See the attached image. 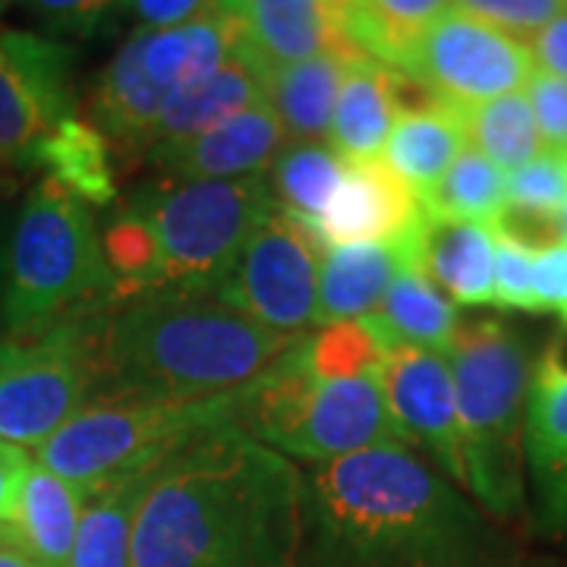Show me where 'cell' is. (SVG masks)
Here are the masks:
<instances>
[{
    "label": "cell",
    "instance_id": "cell-1",
    "mask_svg": "<svg viewBox=\"0 0 567 567\" xmlns=\"http://www.w3.org/2000/svg\"><path fill=\"white\" fill-rule=\"evenodd\" d=\"M303 473L297 567H517L483 507L410 445H379Z\"/></svg>",
    "mask_w": 567,
    "mask_h": 567
},
{
    "label": "cell",
    "instance_id": "cell-2",
    "mask_svg": "<svg viewBox=\"0 0 567 567\" xmlns=\"http://www.w3.org/2000/svg\"><path fill=\"white\" fill-rule=\"evenodd\" d=\"M303 473L237 423L189 439L152 470L133 567H297Z\"/></svg>",
    "mask_w": 567,
    "mask_h": 567
},
{
    "label": "cell",
    "instance_id": "cell-3",
    "mask_svg": "<svg viewBox=\"0 0 567 567\" xmlns=\"http://www.w3.org/2000/svg\"><path fill=\"white\" fill-rule=\"evenodd\" d=\"M300 338L268 331L218 293L142 297L104 316L102 382L95 398L193 404L237 394Z\"/></svg>",
    "mask_w": 567,
    "mask_h": 567
},
{
    "label": "cell",
    "instance_id": "cell-4",
    "mask_svg": "<svg viewBox=\"0 0 567 567\" xmlns=\"http://www.w3.org/2000/svg\"><path fill=\"white\" fill-rule=\"evenodd\" d=\"M447 363L454 372L464 488L492 520L511 524L529 511L524 461L529 347L517 328L480 319L457 324Z\"/></svg>",
    "mask_w": 567,
    "mask_h": 567
},
{
    "label": "cell",
    "instance_id": "cell-5",
    "mask_svg": "<svg viewBox=\"0 0 567 567\" xmlns=\"http://www.w3.org/2000/svg\"><path fill=\"white\" fill-rule=\"evenodd\" d=\"M3 338H35L89 309H111L114 278L92 208L41 177L0 249Z\"/></svg>",
    "mask_w": 567,
    "mask_h": 567
},
{
    "label": "cell",
    "instance_id": "cell-6",
    "mask_svg": "<svg viewBox=\"0 0 567 567\" xmlns=\"http://www.w3.org/2000/svg\"><path fill=\"white\" fill-rule=\"evenodd\" d=\"M148 218L158 265L145 297L218 293L249 234L275 208L265 174L237 181L145 183L130 199Z\"/></svg>",
    "mask_w": 567,
    "mask_h": 567
},
{
    "label": "cell",
    "instance_id": "cell-7",
    "mask_svg": "<svg viewBox=\"0 0 567 567\" xmlns=\"http://www.w3.org/2000/svg\"><path fill=\"white\" fill-rule=\"evenodd\" d=\"M240 394L212 401L92 398L80 413L35 447V464L66 483L102 486L140 470H155L167 454L208 429L240 420Z\"/></svg>",
    "mask_w": 567,
    "mask_h": 567
},
{
    "label": "cell",
    "instance_id": "cell-8",
    "mask_svg": "<svg viewBox=\"0 0 567 567\" xmlns=\"http://www.w3.org/2000/svg\"><path fill=\"white\" fill-rule=\"evenodd\" d=\"M107 309H89L35 338H0V442L39 447L99 394Z\"/></svg>",
    "mask_w": 567,
    "mask_h": 567
},
{
    "label": "cell",
    "instance_id": "cell-9",
    "mask_svg": "<svg viewBox=\"0 0 567 567\" xmlns=\"http://www.w3.org/2000/svg\"><path fill=\"white\" fill-rule=\"evenodd\" d=\"M324 252L312 224L271 208L249 234L218 297L268 331L300 338L316 324Z\"/></svg>",
    "mask_w": 567,
    "mask_h": 567
},
{
    "label": "cell",
    "instance_id": "cell-10",
    "mask_svg": "<svg viewBox=\"0 0 567 567\" xmlns=\"http://www.w3.org/2000/svg\"><path fill=\"white\" fill-rule=\"evenodd\" d=\"M533 70L524 41L451 7L416 39L401 73L423 80L442 102L464 111L524 92Z\"/></svg>",
    "mask_w": 567,
    "mask_h": 567
},
{
    "label": "cell",
    "instance_id": "cell-11",
    "mask_svg": "<svg viewBox=\"0 0 567 567\" xmlns=\"http://www.w3.org/2000/svg\"><path fill=\"white\" fill-rule=\"evenodd\" d=\"M73 114V51L35 32H0V162L35 167L41 142Z\"/></svg>",
    "mask_w": 567,
    "mask_h": 567
},
{
    "label": "cell",
    "instance_id": "cell-12",
    "mask_svg": "<svg viewBox=\"0 0 567 567\" xmlns=\"http://www.w3.org/2000/svg\"><path fill=\"white\" fill-rule=\"evenodd\" d=\"M375 375L406 445L429 451L432 464L464 488L457 398L447 353L416 344H391L382 353Z\"/></svg>",
    "mask_w": 567,
    "mask_h": 567
},
{
    "label": "cell",
    "instance_id": "cell-13",
    "mask_svg": "<svg viewBox=\"0 0 567 567\" xmlns=\"http://www.w3.org/2000/svg\"><path fill=\"white\" fill-rule=\"evenodd\" d=\"M527 505L533 529L567 546V338L533 363L524 423Z\"/></svg>",
    "mask_w": 567,
    "mask_h": 567
},
{
    "label": "cell",
    "instance_id": "cell-14",
    "mask_svg": "<svg viewBox=\"0 0 567 567\" xmlns=\"http://www.w3.org/2000/svg\"><path fill=\"white\" fill-rule=\"evenodd\" d=\"M379 445H406V439L388 410L379 375L369 372L316 388L303 420L278 451L290 461L328 464Z\"/></svg>",
    "mask_w": 567,
    "mask_h": 567
},
{
    "label": "cell",
    "instance_id": "cell-15",
    "mask_svg": "<svg viewBox=\"0 0 567 567\" xmlns=\"http://www.w3.org/2000/svg\"><path fill=\"white\" fill-rule=\"evenodd\" d=\"M350 0H218L259 70L309 61L328 51L360 54L347 41ZM365 58V54H363Z\"/></svg>",
    "mask_w": 567,
    "mask_h": 567
},
{
    "label": "cell",
    "instance_id": "cell-16",
    "mask_svg": "<svg viewBox=\"0 0 567 567\" xmlns=\"http://www.w3.org/2000/svg\"><path fill=\"white\" fill-rule=\"evenodd\" d=\"M284 140L287 133L271 104L256 102L193 140L148 148V162L162 181H237L265 174Z\"/></svg>",
    "mask_w": 567,
    "mask_h": 567
},
{
    "label": "cell",
    "instance_id": "cell-17",
    "mask_svg": "<svg viewBox=\"0 0 567 567\" xmlns=\"http://www.w3.org/2000/svg\"><path fill=\"white\" fill-rule=\"evenodd\" d=\"M420 196L398 181L382 158L347 162L344 181L316 221L324 249L344 244H388L404 240L423 221Z\"/></svg>",
    "mask_w": 567,
    "mask_h": 567
},
{
    "label": "cell",
    "instance_id": "cell-18",
    "mask_svg": "<svg viewBox=\"0 0 567 567\" xmlns=\"http://www.w3.org/2000/svg\"><path fill=\"white\" fill-rule=\"evenodd\" d=\"M398 244L404 262L420 268L454 306L495 303V234L488 224L423 215Z\"/></svg>",
    "mask_w": 567,
    "mask_h": 567
},
{
    "label": "cell",
    "instance_id": "cell-19",
    "mask_svg": "<svg viewBox=\"0 0 567 567\" xmlns=\"http://www.w3.org/2000/svg\"><path fill=\"white\" fill-rule=\"evenodd\" d=\"M126 41L133 44L142 73L171 102L177 92L221 70L230 61V54L240 48V32L215 0L193 20L167 29L140 25Z\"/></svg>",
    "mask_w": 567,
    "mask_h": 567
},
{
    "label": "cell",
    "instance_id": "cell-20",
    "mask_svg": "<svg viewBox=\"0 0 567 567\" xmlns=\"http://www.w3.org/2000/svg\"><path fill=\"white\" fill-rule=\"evenodd\" d=\"M404 265V249L398 240L331 246L319 275L316 324L322 328L334 322H360L375 316Z\"/></svg>",
    "mask_w": 567,
    "mask_h": 567
},
{
    "label": "cell",
    "instance_id": "cell-21",
    "mask_svg": "<svg viewBox=\"0 0 567 567\" xmlns=\"http://www.w3.org/2000/svg\"><path fill=\"white\" fill-rule=\"evenodd\" d=\"M256 102H265L262 70L256 66V61L246 54L244 48H237L221 70H215L203 82L183 89L164 104V111L152 126L148 148L167 145V142L193 140V136L218 126V123L240 114Z\"/></svg>",
    "mask_w": 567,
    "mask_h": 567
},
{
    "label": "cell",
    "instance_id": "cell-22",
    "mask_svg": "<svg viewBox=\"0 0 567 567\" xmlns=\"http://www.w3.org/2000/svg\"><path fill=\"white\" fill-rule=\"evenodd\" d=\"M350 61L353 54L328 51L309 61L265 70V102L271 104V111L278 114L284 133L290 140L322 142V136H328L334 102L341 95Z\"/></svg>",
    "mask_w": 567,
    "mask_h": 567
},
{
    "label": "cell",
    "instance_id": "cell-23",
    "mask_svg": "<svg viewBox=\"0 0 567 567\" xmlns=\"http://www.w3.org/2000/svg\"><path fill=\"white\" fill-rule=\"evenodd\" d=\"M398 111L388 89V66L372 58L347 63L344 85L334 102L328 145L344 162H375L385 148Z\"/></svg>",
    "mask_w": 567,
    "mask_h": 567
},
{
    "label": "cell",
    "instance_id": "cell-24",
    "mask_svg": "<svg viewBox=\"0 0 567 567\" xmlns=\"http://www.w3.org/2000/svg\"><path fill=\"white\" fill-rule=\"evenodd\" d=\"M114 145L92 121L70 117L41 142L35 167L44 171L70 196L89 208H107L117 203V164Z\"/></svg>",
    "mask_w": 567,
    "mask_h": 567
},
{
    "label": "cell",
    "instance_id": "cell-25",
    "mask_svg": "<svg viewBox=\"0 0 567 567\" xmlns=\"http://www.w3.org/2000/svg\"><path fill=\"white\" fill-rule=\"evenodd\" d=\"M464 148L466 133L461 111L439 107L423 114H401L388 133L382 162L423 203Z\"/></svg>",
    "mask_w": 567,
    "mask_h": 567
},
{
    "label": "cell",
    "instance_id": "cell-26",
    "mask_svg": "<svg viewBox=\"0 0 567 567\" xmlns=\"http://www.w3.org/2000/svg\"><path fill=\"white\" fill-rule=\"evenodd\" d=\"M152 470L85 488L80 529L66 567H133V527Z\"/></svg>",
    "mask_w": 567,
    "mask_h": 567
},
{
    "label": "cell",
    "instance_id": "cell-27",
    "mask_svg": "<svg viewBox=\"0 0 567 567\" xmlns=\"http://www.w3.org/2000/svg\"><path fill=\"white\" fill-rule=\"evenodd\" d=\"M379 334L382 347L416 344L447 353L457 338V306L447 300L420 268L404 265L388 287L385 300L375 316L365 319Z\"/></svg>",
    "mask_w": 567,
    "mask_h": 567
},
{
    "label": "cell",
    "instance_id": "cell-28",
    "mask_svg": "<svg viewBox=\"0 0 567 567\" xmlns=\"http://www.w3.org/2000/svg\"><path fill=\"white\" fill-rule=\"evenodd\" d=\"M82 502H85V492L80 486L66 483L39 464L29 466L13 533L39 565H70L76 529H80Z\"/></svg>",
    "mask_w": 567,
    "mask_h": 567
},
{
    "label": "cell",
    "instance_id": "cell-29",
    "mask_svg": "<svg viewBox=\"0 0 567 567\" xmlns=\"http://www.w3.org/2000/svg\"><path fill=\"white\" fill-rule=\"evenodd\" d=\"M347 162L328 142H290L271 164V199L275 208L312 224L344 181Z\"/></svg>",
    "mask_w": 567,
    "mask_h": 567
},
{
    "label": "cell",
    "instance_id": "cell-30",
    "mask_svg": "<svg viewBox=\"0 0 567 567\" xmlns=\"http://www.w3.org/2000/svg\"><path fill=\"white\" fill-rule=\"evenodd\" d=\"M461 121L466 145L486 155L492 164H498L505 174L529 164L546 148L524 92H511L492 102L464 107Z\"/></svg>",
    "mask_w": 567,
    "mask_h": 567
},
{
    "label": "cell",
    "instance_id": "cell-31",
    "mask_svg": "<svg viewBox=\"0 0 567 567\" xmlns=\"http://www.w3.org/2000/svg\"><path fill=\"white\" fill-rule=\"evenodd\" d=\"M425 215L447 221L498 224L507 212V174L466 145L435 189L423 199Z\"/></svg>",
    "mask_w": 567,
    "mask_h": 567
},
{
    "label": "cell",
    "instance_id": "cell-32",
    "mask_svg": "<svg viewBox=\"0 0 567 567\" xmlns=\"http://www.w3.org/2000/svg\"><path fill=\"white\" fill-rule=\"evenodd\" d=\"M382 353L385 347L365 319L322 324L316 334L303 338V360L316 382H338L379 372Z\"/></svg>",
    "mask_w": 567,
    "mask_h": 567
},
{
    "label": "cell",
    "instance_id": "cell-33",
    "mask_svg": "<svg viewBox=\"0 0 567 567\" xmlns=\"http://www.w3.org/2000/svg\"><path fill=\"white\" fill-rule=\"evenodd\" d=\"M567 208V148H543L507 174V212L561 224Z\"/></svg>",
    "mask_w": 567,
    "mask_h": 567
},
{
    "label": "cell",
    "instance_id": "cell-34",
    "mask_svg": "<svg viewBox=\"0 0 567 567\" xmlns=\"http://www.w3.org/2000/svg\"><path fill=\"white\" fill-rule=\"evenodd\" d=\"M451 7L527 44L539 29L565 13L567 0H451Z\"/></svg>",
    "mask_w": 567,
    "mask_h": 567
},
{
    "label": "cell",
    "instance_id": "cell-35",
    "mask_svg": "<svg viewBox=\"0 0 567 567\" xmlns=\"http://www.w3.org/2000/svg\"><path fill=\"white\" fill-rule=\"evenodd\" d=\"M495 234V303L502 309L536 312L533 306V246L492 224Z\"/></svg>",
    "mask_w": 567,
    "mask_h": 567
},
{
    "label": "cell",
    "instance_id": "cell-36",
    "mask_svg": "<svg viewBox=\"0 0 567 567\" xmlns=\"http://www.w3.org/2000/svg\"><path fill=\"white\" fill-rule=\"evenodd\" d=\"M524 95L533 107L546 148H567V80L533 70Z\"/></svg>",
    "mask_w": 567,
    "mask_h": 567
},
{
    "label": "cell",
    "instance_id": "cell-37",
    "mask_svg": "<svg viewBox=\"0 0 567 567\" xmlns=\"http://www.w3.org/2000/svg\"><path fill=\"white\" fill-rule=\"evenodd\" d=\"M29 7L54 32L92 35L114 17V10H121L123 0H29Z\"/></svg>",
    "mask_w": 567,
    "mask_h": 567
},
{
    "label": "cell",
    "instance_id": "cell-38",
    "mask_svg": "<svg viewBox=\"0 0 567 567\" xmlns=\"http://www.w3.org/2000/svg\"><path fill=\"white\" fill-rule=\"evenodd\" d=\"M536 312H567V240H551L533 252Z\"/></svg>",
    "mask_w": 567,
    "mask_h": 567
},
{
    "label": "cell",
    "instance_id": "cell-39",
    "mask_svg": "<svg viewBox=\"0 0 567 567\" xmlns=\"http://www.w3.org/2000/svg\"><path fill=\"white\" fill-rule=\"evenodd\" d=\"M29 466L32 464L25 457V447L0 442V527L13 529L17 524L22 483H25Z\"/></svg>",
    "mask_w": 567,
    "mask_h": 567
},
{
    "label": "cell",
    "instance_id": "cell-40",
    "mask_svg": "<svg viewBox=\"0 0 567 567\" xmlns=\"http://www.w3.org/2000/svg\"><path fill=\"white\" fill-rule=\"evenodd\" d=\"M533 66L548 76L567 80V10L527 41Z\"/></svg>",
    "mask_w": 567,
    "mask_h": 567
},
{
    "label": "cell",
    "instance_id": "cell-41",
    "mask_svg": "<svg viewBox=\"0 0 567 567\" xmlns=\"http://www.w3.org/2000/svg\"><path fill=\"white\" fill-rule=\"evenodd\" d=\"M208 3L215 0H123V10H130L142 22V29H167L193 20Z\"/></svg>",
    "mask_w": 567,
    "mask_h": 567
},
{
    "label": "cell",
    "instance_id": "cell-42",
    "mask_svg": "<svg viewBox=\"0 0 567 567\" xmlns=\"http://www.w3.org/2000/svg\"><path fill=\"white\" fill-rule=\"evenodd\" d=\"M0 567H44L39 565L29 548L17 539V533L10 527H0Z\"/></svg>",
    "mask_w": 567,
    "mask_h": 567
},
{
    "label": "cell",
    "instance_id": "cell-43",
    "mask_svg": "<svg viewBox=\"0 0 567 567\" xmlns=\"http://www.w3.org/2000/svg\"><path fill=\"white\" fill-rule=\"evenodd\" d=\"M17 183H20V171L0 162V199H7L17 189Z\"/></svg>",
    "mask_w": 567,
    "mask_h": 567
},
{
    "label": "cell",
    "instance_id": "cell-44",
    "mask_svg": "<svg viewBox=\"0 0 567 567\" xmlns=\"http://www.w3.org/2000/svg\"><path fill=\"white\" fill-rule=\"evenodd\" d=\"M561 240H567V208L565 215H561Z\"/></svg>",
    "mask_w": 567,
    "mask_h": 567
},
{
    "label": "cell",
    "instance_id": "cell-45",
    "mask_svg": "<svg viewBox=\"0 0 567 567\" xmlns=\"http://www.w3.org/2000/svg\"><path fill=\"white\" fill-rule=\"evenodd\" d=\"M0 300H3V275H0ZM0 338H3V328H0Z\"/></svg>",
    "mask_w": 567,
    "mask_h": 567
},
{
    "label": "cell",
    "instance_id": "cell-46",
    "mask_svg": "<svg viewBox=\"0 0 567 567\" xmlns=\"http://www.w3.org/2000/svg\"><path fill=\"white\" fill-rule=\"evenodd\" d=\"M7 3H10V0H0V10H3V7H7Z\"/></svg>",
    "mask_w": 567,
    "mask_h": 567
},
{
    "label": "cell",
    "instance_id": "cell-47",
    "mask_svg": "<svg viewBox=\"0 0 567 567\" xmlns=\"http://www.w3.org/2000/svg\"><path fill=\"white\" fill-rule=\"evenodd\" d=\"M561 319H565V324H567V312H561Z\"/></svg>",
    "mask_w": 567,
    "mask_h": 567
}]
</instances>
